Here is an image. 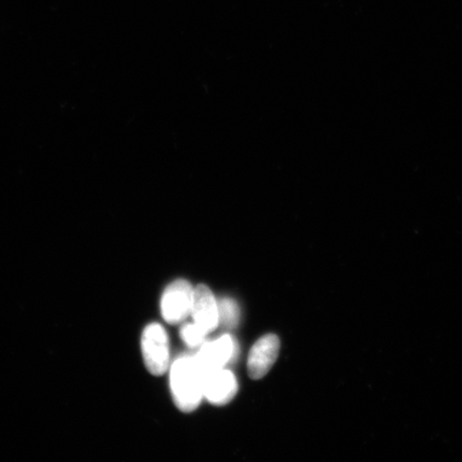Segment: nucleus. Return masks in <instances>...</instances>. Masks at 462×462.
<instances>
[{
	"label": "nucleus",
	"mask_w": 462,
	"mask_h": 462,
	"mask_svg": "<svg viewBox=\"0 0 462 462\" xmlns=\"http://www.w3.org/2000/svg\"><path fill=\"white\" fill-rule=\"evenodd\" d=\"M173 402L183 412H192L204 397V377L194 356H181L171 369Z\"/></svg>",
	"instance_id": "1"
},
{
	"label": "nucleus",
	"mask_w": 462,
	"mask_h": 462,
	"mask_svg": "<svg viewBox=\"0 0 462 462\" xmlns=\"http://www.w3.org/2000/svg\"><path fill=\"white\" fill-rule=\"evenodd\" d=\"M142 354L150 374L162 375L170 368V339L159 323H150L142 334Z\"/></svg>",
	"instance_id": "2"
},
{
	"label": "nucleus",
	"mask_w": 462,
	"mask_h": 462,
	"mask_svg": "<svg viewBox=\"0 0 462 462\" xmlns=\"http://www.w3.org/2000/svg\"><path fill=\"white\" fill-rule=\"evenodd\" d=\"M194 289L189 282L177 280L167 286L161 300V311L170 325H179L192 313Z\"/></svg>",
	"instance_id": "3"
},
{
	"label": "nucleus",
	"mask_w": 462,
	"mask_h": 462,
	"mask_svg": "<svg viewBox=\"0 0 462 462\" xmlns=\"http://www.w3.org/2000/svg\"><path fill=\"white\" fill-rule=\"evenodd\" d=\"M238 354V346L230 335H224L212 342L202 344L198 356H194L200 369L202 377L219 371L234 360Z\"/></svg>",
	"instance_id": "4"
},
{
	"label": "nucleus",
	"mask_w": 462,
	"mask_h": 462,
	"mask_svg": "<svg viewBox=\"0 0 462 462\" xmlns=\"http://www.w3.org/2000/svg\"><path fill=\"white\" fill-rule=\"evenodd\" d=\"M280 348V338L275 334L264 335L254 344L247 361V371L252 379H262L269 373L279 356Z\"/></svg>",
	"instance_id": "5"
},
{
	"label": "nucleus",
	"mask_w": 462,
	"mask_h": 462,
	"mask_svg": "<svg viewBox=\"0 0 462 462\" xmlns=\"http://www.w3.org/2000/svg\"><path fill=\"white\" fill-rule=\"evenodd\" d=\"M194 322L208 335L219 325L217 302L209 288L199 285L194 289L192 313Z\"/></svg>",
	"instance_id": "6"
},
{
	"label": "nucleus",
	"mask_w": 462,
	"mask_h": 462,
	"mask_svg": "<svg viewBox=\"0 0 462 462\" xmlns=\"http://www.w3.org/2000/svg\"><path fill=\"white\" fill-rule=\"evenodd\" d=\"M238 392L235 374L226 369H219L204 377V396L216 406H224L234 400Z\"/></svg>",
	"instance_id": "7"
},
{
	"label": "nucleus",
	"mask_w": 462,
	"mask_h": 462,
	"mask_svg": "<svg viewBox=\"0 0 462 462\" xmlns=\"http://www.w3.org/2000/svg\"><path fill=\"white\" fill-rule=\"evenodd\" d=\"M218 320L223 327L234 328L238 326L240 310L233 299L224 298L217 302Z\"/></svg>",
	"instance_id": "8"
},
{
	"label": "nucleus",
	"mask_w": 462,
	"mask_h": 462,
	"mask_svg": "<svg viewBox=\"0 0 462 462\" xmlns=\"http://www.w3.org/2000/svg\"><path fill=\"white\" fill-rule=\"evenodd\" d=\"M206 333L196 323H189L181 328L180 337L183 342L186 343L190 348H196L202 344L206 337Z\"/></svg>",
	"instance_id": "9"
}]
</instances>
